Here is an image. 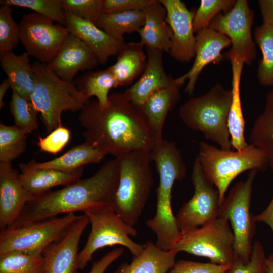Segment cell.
<instances>
[{
  "label": "cell",
  "mask_w": 273,
  "mask_h": 273,
  "mask_svg": "<svg viewBox=\"0 0 273 273\" xmlns=\"http://www.w3.org/2000/svg\"><path fill=\"white\" fill-rule=\"evenodd\" d=\"M82 212L88 217L91 229L84 247L78 254L77 269L83 270L94 253L102 248L121 245L127 248L133 256L143 250V245L130 237L137 236V230L125 223L109 203L93 204Z\"/></svg>",
  "instance_id": "ba28073f"
},
{
  "label": "cell",
  "mask_w": 273,
  "mask_h": 273,
  "mask_svg": "<svg viewBox=\"0 0 273 273\" xmlns=\"http://www.w3.org/2000/svg\"><path fill=\"white\" fill-rule=\"evenodd\" d=\"M9 106L15 126L22 129L28 134L38 129V112L31 100L24 98L15 91H12Z\"/></svg>",
  "instance_id": "d590c367"
},
{
  "label": "cell",
  "mask_w": 273,
  "mask_h": 273,
  "mask_svg": "<svg viewBox=\"0 0 273 273\" xmlns=\"http://www.w3.org/2000/svg\"><path fill=\"white\" fill-rule=\"evenodd\" d=\"M2 6L24 7L65 26L66 16L60 0H3Z\"/></svg>",
  "instance_id": "8d00e7d4"
},
{
  "label": "cell",
  "mask_w": 273,
  "mask_h": 273,
  "mask_svg": "<svg viewBox=\"0 0 273 273\" xmlns=\"http://www.w3.org/2000/svg\"><path fill=\"white\" fill-rule=\"evenodd\" d=\"M29 56L27 52L20 55H16L12 51L0 52V62L12 91L31 100L35 85V74Z\"/></svg>",
  "instance_id": "484cf974"
},
{
  "label": "cell",
  "mask_w": 273,
  "mask_h": 273,
  "mask_svg": "<svg viewBox=\"0 0 273 273\" xmlns=\"http://www.w3.org/2000/svg\"><path fill=\"white\" fill-rule=\"evenodd\" d=\"M204 175L217 189L221 205L232 181L247 170H265L268 165L264 153L253 144L240 150H224L202 142L197 156Z\"/></svg>",
  "instance_id": "52a82bcc"
},
{
  "label": "cell",
  "mask_w": 273,
  "mask_h": 273,
  "mask_svg": "<svg viewBox=\"0 0 273 273\" xmlns=\"http://www.w3.org/2000/svg\"><path fill=\"white\" fill-rule=\"evenodd\" d=\"M89 223L86 215H80L61 239L44 250V273H75L77 270L79 241Z\"/></svg>",
  "instance_id": "2e32d148"
},
{
  "label": "cell",
  "mask_w": 273,
  "mask_h": 273,
  "mask_svg": "<svg viewBox=\"0 0 273 273\" xmlns=\"http://www.w3.org/2000/svg\"><path fill=\"white\" fill-rule=\"evenodd\" d=\"M258 171L251 170L245 180L237 183L220 206L219 216L228 220L234 235V262H247L252 253L256 221L250 206Z\"/></svg>",
  "instance_id": "9c48e42d"
},
{
  "label": "cell",
  "mask_w": 273,
  "mask_h": 273,
  "mask_svg": "<svg viewBox=\"0 0 273 273\" xmlns=\"http://www.w3.org/2000/svg\"><path fill=\"white\" fill-rule=\"evenodd\" d=\"M71 138L70 130L60 126L44 138L39 137L37 145L41 151L56 154L67 145Z\"/></svg>",
  "instance_id": "b9f144b4"
},
{
  "label": "cell",
  "mask_w": 273,
  "mask_h": 273,
  "mask_svg": "<svg viewBox=\"0 0 273 273\" xmlns=\"http://www.w3.org/2000/svg\"><path fill=\"white\" fill-rule=\"evenodd\" d=\"M185 81L179 77L171 85L151 95L140 108L155 143L161 141L165 121L168 112L180 98V89Z\"/></svg>",
  "instance_id": "7402d4cb"
},
{
  "label": "cell",
  "mask_w": 273,
  "mask_h": 273,
  "mask_svg": "<svg viewBox=\"0 0 273 273\" xmlns=\"http://www.w3.org/2000/svg\"><path fill=\"white\" fill-rule=\"evenodd\" d=\"M18 166L21 171L19 179L24 188L34 198L50 190L52 188L66 186L80 179L83 167L70 173L58 170L35 168L28 163H21Z\"/></svg>",
  "instance_id": "603a6c76"
},
{
  "label": "cell",
  "mask_w": 273,
  "mask_h": 273,
  "mask_svg": "<svg viewBox=\"0 0 273 273\" xmlns=\"http://www.w3.org/2000/svg\"><path fill=\"white\" fill-rule=\"evenodd\" d=\"M145 22L143 10L103 13L96 25L111 37L124 41L123 35L139 32Z\"/></svg>",
  "instance_id": "f546056e"
},
{
  "label": "cell",
  "mask_w": 273,
  "mask_h": 273,
  "mask_svg": "<svg viewBox=\"0 0 273 273\" xmlns=\"http://www.w3.org/2000/svg\"><path fill=\"white\" fill-rule=\"evenodd\" d=\"M234 0H201L194 13L193 24L194 32L209 28L212 20L220 13H226L234 6Z\"/></svg>",
  "instance_id": "74e56055"
},
{
  "label": "cell",
  "mask_w": 273,
  "mask_h": 273,
  "mask_svg": "<svg viewBox=\"0 0 273 273\" xmlns=\"http://www.w3.org/2000/svg\"><path fill=\"white\" fill-rule=\"evenodd\" d=\"M12 11L9 5L0 9V52L12 51L20 41V28L13 19Z\"/></svg>",
  "instance_id": "f35d334b"
},
{
  "label": "cell",
  "mask_w": 273,
  "mask_h": 273,
  "mask_svg": "<svg viewBox=\"0 0 273 273\" xmlns=\"http://www.w3.org/2000/svg\"><path fill=\"white\" fill-rule=\"evenodd\" d=\"M80 215L74 213L28 225L0 231V255L10 252L41 255L51 244L61 239Z\"/></svg>",
  "instance_id": "8fae6325"
},
{
  "label": "cell",
  "mask_w": 273,
  "mask_h": 273,
  "mask_svg": "<svg viewBox=\"0 0 273 273\" xmlns=\"http://www.w3.org/2000/svg\"><path fill=\"white\" fill-rule=\"evenodd\" d=\"M19 26L20 41L26 52L47 64L55 58L70 34L66 26L54 24L52 20L35 12L24 14Z\"/></svg>",
  "instance_id": "4fadbf2b"
},
{
  "label": "cell",
  "mask_w": 273,
  "mask_h": 273,
  "mask_svg": "<svg viewBox=\"0 0 273 273\" xmlns=\"http://www.w3.org/2000/svg\"><path fill=\"white\" fill-rule=\"evenodd\" d=\"M65 13V12H64ZM65 26L94 52L98 62L105 64L110 56L118 55L126 43L115 39L87 20L65 13Z\"/></svg>",
  "instance_id": "44dd1931"
},
{
  "label": "cell",
  "mask_w": 273,
  "mask_h": 273,
  "mask_svg": "<svg viewBox=\"0 0 273 273\" xmlns=\"http://www.w3.org/2000/svg\"><path fill=\"white\" fill-rule=\"evenodd\" d=\"M258 2L263 23L273 26V0H259Z\"/></svg>",
  "instance_id": "bcb514c9"
},
{
  "label": "cell",
  "mask_w": 273,
  "mask_h": 273,
  "mask_svg": "<svg viewBox=\"0 0 273 273\" xmlns=\"http://www.w3.org/2000/svg\"><path fill=\"white\" fill-rule=\"evenodd\" d=\"M116 158L119 167V181L109 204L125 223L134 227L153 185L150 152L135 151Z\"/></svg>",
  "instance_id": "277c9868"
},
{
  "label": "cell",
  "mask_w": 273,
  "mask_h": 273,
  "mask_svg": "<svg viewBox=\"0 0 273 273\" xmlns=\"http://www.w3.org/2000/svg\"><path fill=\"white\" fill-rule=\"evenodd\" d=\"M268 258L273 260V254L270 255Z\"/></svg>",
  "instance_id": "f907efd6"
},
{
  "label": "cell",
  "mask_w": 273,
  "mask_h": 273,
  "mask_svg": "<svg viewBox=\"0 0 273 273\" xmlns=\"http://www.w3.org/2000/svg\"><path fill=\"white\" fill-rule=\"evenodd\" d=\"M195 59L191 69L179 77L188 82L186 93L192 94L200 74L208 64L223 59L222 51L231 45L229 38L219 32L207 28L196 33Z\"/></svg>",
  "instance_id": "d6986e66"
},
{
  "label": "cell",
  "mask_w": 273,
  "mask_h": 273,
  "mask_svg": "<svg viewBox=\"0 0 273 273\" xmlns=\"http://www.w3.org/2000/svg\"><path fill=\"white\" fill-rule=\"evenodd\" d=\"M107 107L101 108L97 100H89L78 120L85 142L104 152L119 157L135 151L151 152L155 141L140 108L123 93L109 96Z\"/></svg>",
  "instance_id": "6da1fadb"
},
{
  "label": "cell",
  "mask_w": 273,
  "mask_h": 273,
  "mask_svg": "<svg viewBox=\"0 0 273 273\" xmlns=\"http://www.w3.org/2000/svg\"><path fill=\"white\" fill-rule=\"evenodd\" d=\"M106 155L84 142L73 147L62 155L53 160L43 162H37L32 160L28 164L35 168L70 173L83 167L85 165L100 163Z\"/></svg>",
  "instance_id": "83f0119b"
},
{
  "label": "cell",
  "mask_w": 273,
  "mask_h": 273,
  "mask_svg": "<svg viewBox=\"0 0 273 273\" xmlns=\"http://www.w3.org/2000/svg\"><path fill=\"white\" fill-rule=\"evenodd\" d=\"M28 134L15 125L0 123V163L12 162L25 151Z\"/></svg>",
  "instance_id": "836d02e7"
},
{
  "label": "cell",
  "mask_w": 273,
  "mask_h": 273,
  "mask_svg": "<svg viewBox=\"0 0 273 273\" xmlns=\"http://www.w3.org/2000/svg\"><path fill=\"white\" fill-rule=\"evenodd\" d=\"M267 273H273V260L267 258Z\"/></svg>",
  "instance_id": "681fc988"
},
{
  "label": "cell",
  "mask_w": 273,
  "mask_h": 273,
  "mask_svg": "<svg viewBox=\"0 0 273 273\" xmlns=\"http://www.w3.org/2000/svg\"><path fill=\"white\" fill-rule=\"evenodd\" d=\"M151 157L159 177L156 190V210L146 222L156 236V244L162 249H172L181 232L172 208V192L174 183L184 179L187 168L181 153L175 143L163 139L154 145Z\"/></svg>",
  "instance_id": "3957f363"
},
{
  "label": "cell",
  "mask_w": 273,
  "mask_h": 273,
  "mask_svg": "<svg viewBox=\"0 0 273 273\" xmlns=\"http://www.w3.org/2000/svg\"><path fill=\"white\" fill-rule=\"evenodd\" d=\"M144 47L140 42L126 43L109 67L119 86L130 84L143 71L147 62Z\"/></svg>",
  "instance_id": "f1b7e54d"
},
{
  "label": "cell",
  "mask_w": 273,
  "mask_h": 273,
  "mask_svg": "<svg viewBox=\"0 0 273 273\" xmlns=\"http://www.w3.org/2000/svg\"><path fill=\"white\" fill-rule=\"evenodd\" d=\"M98 63L96 56L87 45L70 33L48 65L59 78L72 82L79 71L93 69Z\"/></svg>",
  "instance_id": "ac0fdd59"
},
{
  "label": "cell",
  "mask_w": 273,
  "mask_h": 273,
  "mask_svg": "<svg viewBox=\"0 0 273 273\" xmlns=\"http://www.w3.org/2000/svg\"><path fill=\"white\" fill-rule=\"evenodd\" d=\"M256 222L267 224L273 231V197L266 209L260 214L255 216Z\"/></svg>",
  "instance_id": "7dc6e473"
},
{
  "label": "cell",
  "mask_w": 273,
  "mask_h": 273,
  "mask_svg": "<svg viewBox=\"0 0 273 273\" xmlns=\"http://www.w3.org/2000/svg\"><path fill=\"white\" fill-rule=\"evenodd\" d=\"M0 273H44L43 258L20 252L1 255Z\"/></svg>",
  "instance_id": "e575fe53"
},
{
  "label": "cell",
  "mask_w": 273,
  "mask_h": 273,
  "mask_svg": "<svg viewBox=\"0 0 273 273\" xmlns=\"http://www.w3.org/2000/svg\"><path fill=\"white\" fill-rule=\"evenodd\" d=\"M157 0H103V13L144 10Z\"/></svg>",
  "instance_id": "ee69618b"
},
{
  "label": "cell",
  "mask_w": 273,
  "mask_h": 273,
  "mask_svg": "<svg viewBox=\"0 0 273 273\" xmlns=\"http://www.w3.org/2000/svg\"><path fill=\"white\" fill-rule=\"evenodd\" d=\"M228 59L231 62L232 72V98L228 117V128L232 148L240 150L248 145L244 136L245 120L240 97V81L244 62L238 56L231 57Z\"/></svg>",
  "instance_id": "4316f807"
},
{
  "label": "cell",
  "mask_w": 273,
  "mask_h": 273,
  "mask_svg": "<svg viewBox=\"0 0 273 273\" xmlns=\"http://www.w3.org/2000/svg\"><path fill=\"white\" fill-rule=\"evenodd\" d=\"M254 38L262 55L258 64V80L263 86L273 87V26L262 23L255 28Z\"/></svg>",
  "instance_id": "1f68e13d"
},
{
  "label": "cell",
  "mask_w": 273,
  "mask_h": 273,
  "mask_svg": "<svg viewBox=\"0 0 273 273\" xmlns=\"http://www.w3.org/2000/svg\"><path fill=\"white\" fill-rule=\"evenodd\" d=\"M178 253L174 249H162L148 241L131 263H123L114 273H167L174 266Z\"/></svg>",
  "instance_id": "d4e9b609"
},
{
  "label": "cell",
  "mask_w": 273,
  "mask_h": 273,
  "mask_svg": "<svg viewBox=\"0 0 273 273\" xmlns=\"http://www.w3.org/2000/svg\"><path fill=\"white\" fill-rule=\"evenodd\" d=\"M11 162L0 163V230L10 227L34 197L22 186Z\"/></svg>",
  "instance_id": "e0dca14e"
},
{
  "label": "cell",
  "mask_w": 273,
  "mask_h": 273,
  "mask_svg": "<svg viewBox=\"0 0 273 273\" xmlns=\"http://www.w3.org/2000/svg\"><path fill=\"white\" fill-rule=\"evenodd\" d=\"M172 249L207 258L216 264L232 266L234 262L233 231L228 220L219 216L199 228L181 233Z\"/></svg>",
  "instance_id": "30bf717a"
},
{
  "label": "cell",
  "mask_w": 273,
  "mask_h": 273,
  "mask_svg": "<svg viewBox=\"0 0 273 273\" xmlns=\"http://www.w3.org/2000/svg\"><path fill=\"white\" fill-rule=\"evenodd\" d=\"M232 93L216 84L206 94L190 99L179 109V117L188 128L201 132L220 149L231 150L228 117Z\"/></svg>",
  "instance_id": "8992f818"
},
{
  "label": "cell",
  "mask_w": 273,
  "mask_h": 273,
  "mask_svg": "<svg viewBox=\"0 0 273 273\" xmlns=\"http://www.w3.org/2000/svg\"><path fill=\"white\" fill-rule=\"evenodd\" d=\"M143 11L145 22L138 32L140 42L146 48L169 53L172 32L166 20V11L164 6L157 0Z\"/></svg>",
  "instance_id": "cb8c5ba5"
},
{
  "label": "cell",
  "mask_w": 273,
  "mask_h": 273,
  "mask_svg": "<svg viewBox=\"0 0 273 273\" xmlns=\"http://www.w3.org/2000/svg\"><path fill=\"white\" fill-rule=\"evenodd\" d=\"M146 49L147 62L141 77L123 92L126 98L140 109L151 95L160 88L171 85L175 80L165 71L162 61L163 52L154 48Z\"/></svg>",
  "instance_id": "ffe728a7"
},
{
  "label": "cell",
  "mask_w": 273,
  "mask_h": 273,
  "mask_svg": "<svg viewBox=\"0 0 273 273\" xmlns=\"http://www.w3.org/2000/svg\"><path fill=\"white\" fill-rule=\"evenodd\" d=\"M166 11V20L172 37L171 56L181 62L190 61L195 55L196 36L193 20L194 13L180 0H159Z\"/></svg>",
  "instance_id": "9a60e30c"
},
{
  "label": "cell",
  "mask_w": 273,
  "mask_h": 273,
  "mask_svg": "<svg viewBox=\"0 0 273 273\" xmlns=\"http://www.w3.org/2000/svg\"><path fill=\"white\" fill-rule=\"evenodd\" d=\"M194 193L185 203L176 216L181 233L199 228L219 216L221 204L217 189L206 177L197 159L191 174Z\"/></svg>",
  "instance_id": "5bb4252c"
},
{
  "label": "cell",
  "mask_w": 273,
  "mask_h": 273,
  "mask_svg": "<svg viewBox=\"0 0 273 273\" xmlns=\"http://www.w3.org/2000/svg\"><path fill=\"white\" fill-rule=\"evenodd\" d=\"M117 158L109 160L92 176L55 191L50 190L27 203L9 228H17L56 217L61 214L82 212L97 203H109L119 181Z\"/></svg>",
  "instance_id": "7a4b0ae2"
},
{
  "label": "cell",
  "mask_w": 273,
  "mask_h": 273,
  "mask_svg": "<svg viewBox=\"0 0 273 273\" xmlns=\"http://www.w3.org/2000/svg\"><path fill=\"white\" fill-rule=\"evenodd\" d=\"M267 263L264 248L257 241L253 245L249 261L245 263L235 261L226 273H267Z\"/></svg>",
  "instance_id": "60d3db41"
},
{
  "label": "cell",
  "mask_w": 273,
  "mask_h": 273,
  "mask_svg": "<svg viewBox=\"0 0 273 273\" xmlns=\"http://www.w3.org/2000/svg\"><path fill=\"white\" fill-rule=\"evenodd\" d=\"M103 1L60 0V2L65 13L96 24L103 13Z\"/></svg>",
  "instance_id": "ab89813d"
},
{
  "label": "cell",
  "mask_w": 273,
  "mask_h": 273,
  "mask_svg": "<svg viewBox=\"0 0 273 273\" xmlns=\"http://www.w3.org/2000/svg\"><path fill=\"white\" fill-rule=\"evenodd\" d=\"M254 12L246 0H237L226 13H220L209 28L226 36L232 47L225 54L227 59L238 56L250 65L256 58V50L252 34Z\"/></svg>",
  "instance_id": "7c38bea8"
},
{
  "label": "cell",
  "mask_w": 273,
  "mask_h": 273,
  "mask_svg": "<svg viewBox=\"0 0 273 273\" xmlns=\"http://www.w3.org/2000/svg\"><path fill=\"white\" fill-rule=\"evenodd\" d=\"M124 252L122 247L116 248L104 255L93 263L89 273H104L106 269Z\"/></svg>",
  "instance_id": "f6af8a7d"
},
{
  "label": "cell",
  "mask_w": 273,
  "mask_h": 273,
  "mask_svg": "<svg viewBox=\"0 0 273 273\" xmlns=\"http://www.w3.org/2000/svg\"><path fill=\"white\" fill-rule=\"evenodd\" d=\"M10 87H11V85L8 79H4L0 85V108L1 109L3 108L5 105V102L3 101L4 97Z\"/></svg>",
  "instance_id": "c3c4849f"
},
{
  "label": "cell",
  "mask_w": 273,
  "mask_h": 273,
  "mask_svg": "<svg viewBox=\"0 0 273 273\" xmlns=\"http://www.w3.org/2000/svg\"><path fill=\"white\" fill-rule=\"evenodd\" d=\"M35 85L31 101L40 114L48 133L62 126L61 117L64 111H81L90 99L72 83L57 76L47 64L35 61Z\"/></svg>",
  "instance_id": "5b68a950"
},
{
  "label": "cell",
  "mask_w": 273,
  "mask_h": 273,
  "mask_svg": "<svg viewBox=\"0 0 273 273\" xmlns=\"http://www.w3.org/2000/svg\"><path fill=\"white\" fill-rule=\"evenodd\" d=\"M250 140L264 153L273 170V90L266 96L263 112L254 123Z\"/></svg>",
  "instance_id": "4dcf8cb0"
},
{
  "label": "cell",
  "mask_w": 273,
  "mask_h": 273,
  "mask_svg": "<svg viewBox=\"0 0 273 273\" xmlns=\"http://www.w3.org/2000/svg\"><path fill=\"white\" fill-rule=\"evenodd\" d=\"M231 266L187 260L175 262L170 273H226Z\"/></svg>",
  "instance_id": "7bdbcfd3"
},
{
  "label": "cell",
  "mask_w": 273,
  "mask_h": 273,
  "mask_svg": "<svg viewBox=\"0 0 273 273\" xmlns=\"http://www.w3.org/2000/svg\"><path fill=\"white\" fill-rule=\"evenodd\" d=\"M118 84L111 69L108 68L87 73L80 80L77 88L88 98H97L101 108L108 106L109 103V92L118 87Z\"/></svg>",
  "instance_id": "d6a6232c"
}]
</instances>
